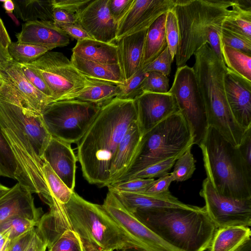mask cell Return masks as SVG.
Returning <instances> with one entry per match:
<instances>
[{
  "label": "cell",
  "instance_id": "22",
  "mask_svg": "<svg viewBox=\"0 0 251 251\" xmlns=\"http://www.w3.org/2000/svg\"><path fill=\"white\" fill-rule=\"evenodd\" d=\"M147 29L124 36L116 41L119 64L125 81L142 69Z\"/></svg>",
  "mask_w": 251,
  "mask_h": 251
},
{
  "label": "cell",
  "instance_id": "48",
  "mask_svg": "<svg viewBox=\"0 0 251 251\" xmlns=\"http://www.w3.org/2000/svg\"><path fill=\"white\" fill-rule=\"evenodd\" d=\"M92 0H52L53 8H59L78 14Z\"/></svg>",
  "mask_w": 251,
  "mask_h": 251
},
{
  "label": "cell",
  "instance_id": "25",
  "mask_svg": "<svg viewBox=\"0 0 251 251\" xmlns=\"http://www.w3.org/2000/svg\"><path fill=\"white\" fill-rule=\"evenodd\" d=\"M71 62L86 77L95 80L123 84L124 75L119 64H105L80 58L72 54Z\"/></svg>",
  "mask_w": 251,
  "mask_h": 251
},
{
  "label": "cell",
  "instance_id": "10",
  "mask_svg": "<svg viewBox=\"0 0 251 251\" xmlns=\"http://www.w3.org/2000/svg\"><path fill=\"white\" fill-rule=\"evenodd\" d=\"M28 64L43 77L53 101L75 100L94 83V79L81 74L62 52L49 51Z\"/></svg>",
  "mask_w": 251,
  "mask_h": 251
},
{
  "label": "cell",
  "instance_id": "45",
  "mask_svg": "<svg viewBox=\"0 0 251 251\" xmlns=\"http://www.w3.org/2000/svg\"><path fill=\"white\" fill-rule=\"evenodd\" d=\"M170 50L167 46L164 50L152 62L142 68L145 72L156 71L168 76L171 71L173 62Z\"/></svg>",
  "mask_w": 251,
  "mask_h": 251
},
{
  "label": "cell",
  "instance_id": "19",
  "mask_svg": "<svg viewBox=\"0 0 251 251\" xmlns=\"http://www.w3.org/2000/svg\"><path fill=\"white\" fill-rule=\"evenodd\" d=\"M32 193L19 183L0 198V223L16 216L38 222L43 215L42 209L37 207Z\"/></svg>",
  "mask_w": 251,
  "mask_h": 251
},
{
  "label": "cell",
  "instance_id": "55",
  "mask_svg": "<svg viewBox=\"0 0 251 251\" xmlns=\"http://www.w3.org/2000/svg\"><path fill=\"white\" fill-rule=\"evenodd\" d=\"M11 42L8 32L0 18V45L7 51V48Z\"/></svg>",
  "mask_w": 251,
  "mask_h": 251
},
{
  "label": "cell",
  "instance_id": "51",
  "mask_svg": "<svg viewBox=\"0 0 251 251\" xmlns=\"http://www.w3.org/2000/svg\"><path fill=\"white\" fill-rule=\"evenodd\" d=\"M237 148L246 164L251 169V127L246 129L242 140Z\"/></svg>",
  "mask_w": 251,
  "mask_h": 251
},
{
  "label": "cell",
  "instance_id": "63",
  "mask_svg": "<svg viewBox=\"0 0 251 251\" xmlns=\"http://www.w3.org/2000/svg\"><path fill=\"white\" fill-rule=\"evenodd\" d=\"M121 251H128L127 250V249H123V250H121Z\"/></svg>",
  "mask_w": 251,
  "mask_h": 251
},
{
  "label": "cell",
  "instance_id": "31",
  "mask_svg": "<svg viewBox=\"0 0 251 251\" xmlns=\"http://www.w3.org/2000/svg\"><path fill=\"white\" fill-rule=\"evenodd\" d=\"M236 0L239 7L237 12L225 20L222 28L251 39V2Z\"/></svg>",
  "mask_w": 251,
  "mask_h": 251
},
{
  "label": "cell",
  "instance_id": "8",
  "mask_svg": "<svg viewBox=\"0 0 251 251\" xmlns=\"http://www.w3.org/2000/svg\"><path fill=\"white\" fill-rule=\"evenodd\" d=\"M194 140L192 130L182 115L179 112L172 114L141 136L129 166L114 183L126 181L152 164L180 157L192 148Z\"/></svg>",
  "mask_w": 251,
  "mask_h": 251
},
{
  "label": "cell",
  "instance_id": "61",
  "mask_svg": "<svg viewBox=\"0 0 251 251\" xmlns=\"http://www.w3.org/2000/svg\"><path fill=\"white\" fill-rule=\"evenodd\" d=\"M6 81L1 77L0 75V93L2 92L3 89L5 84Z\"/></svg>",
  "mask_w": 251,
  "mask_h": 251
},
{
  "label": "cell",
  "instance_id": "56",
  "mask_svg": "<svg viewBox=\"0 0 251 251\" xmlns=\"http://www.w3.org/2000/svg\"><path fill=\"white\" fill-rule=\"evenodd\" d=\"M11 241L0 233V251H8Z\"/></svg>",
  "mask_w": 251,
  "mask_h": 251
},
{
  "label": "cell",
  "instance_id": "64",
  "mask_svg": "<svg viewBox=\"0 0 251 251\" xmlns=\"http://www.w3.org/2000/svg\"><path fill=\"white\" fill-rule=\"evenodd\" d=\"M111 251V250H108V251Z\"/></svg>",
  "mask_w": 251,
  "mask_h": 251
},
{
  "label": "cell",
  "instance_id": "59",
  "mask_svg": "<svg viewBox=\"0 0 251 251\" xmlns=\"http://www.w3.org/2000/svg\"><path fill=\"white\" fill-rule=\"evenodd\" d=\"M235 251H251V239L245 241Z\"/></svg>",
  "mask_w": 251,
  "mask_h": 251
},
{
  "label": "cell",
  "instance_id": "27",
  "mask_svg": "<svg viewBox=\"0 0 251 251\" xmlns=\"http://www.w3.org/2000/svg\"><path fill=\"white\" fill-rule=\"evenodd\" d=\"M166 13L158 17L147 29L142 68L154 60L167 46L165 30Z\"/></svg>",
  "mask_w": 251,
  "mask_h": 251
},
{
  "label": "cell",
  "instance_id": "6",
  "mask_svg": "<svg viewBox=\"0 0 251 251\" xmlns=\"http://www.w3.org/2000/svg\"><path fill=\"white\" fill-rule=\"evenodd\" d=\"M193 68L204 102L208 126L218 130L232 145L238 147L246 129L233 117L226 98L224 77L226 71L208 44L194 53Z\"/></svg>",
  "mask_w": 251,
  "mask_h": 251
},
{
  "label": "cell",
  "instance_id": "9",
  "mask_svg": "<svg viewBox=\"0 0 251 251\" xmlns=\"http://www.w3.org/2000/svg\"><path fill=\"white\" fill-rule=\"evenodd\" d=\"M100 108L78 100H65L49 103L41 115L52 137L71 144L83 137Z\"/></svg>",
  "mask_w": 251,
  "mask_h": 251
},
{
  "label": "cell",
  "instance_id": "52",
  "mask_svg": "<svg viewBox=\"0 0 251 251\" xmlns=\"http://www.w3.org/2000/svg\"><path fill=\"white\" fill-rule=\"evenodd\" d=\"M53 22L56 25L78 23L77 14L59 8H53Z\"/></svg>",
  "mask_w": 251,
  "mask_h": 251
},
{
  "label": "cell",
  "instance_id": "29",
  "mask_svg": "<svg viewBox=\"0 0 251 251\" xmlns=\"http://www.w3.org/2000/svg\"><path fill=\"white\" fill-rule=\"evenodd\" d=\"M17 17L25 22H53L52 0H13ZM54 23V22H53Z\"/></svg>",
  "mask_w": 251,
  "mask_h": 251
},
{
  "label": "cell",
  "instance_id": "23",
  "mask_svg": "<svg viewBox=\"0 0 251 251\" xmlns=\"http://www.w3.org/2000/svg\"><path fill=\"white\" fill-rule=\"evenodd\" d=\"M111 190L124 207L133 214L137 211L154 208L174 207L190 208L193 205L185 204L169 192L158 195L131 193Z\"/></svg>",
  "mask_w": 251,
  "mask_h": 251
},
{
  "label": "cell",
  "instance_id": "17",
  "mask_svg": "<svg viewBox=\"0 0 251 251\" xmlns=\"http://www.w3.org/2000/svg\"><path fill=\"white\" fill-rule=\"evenodd\" d=\"M224 85L227 103L235 120L246 130L251 127V81L226 67Z\"/></svg>",
  "mask_w": 251,
  "mask_h": 251
},
{
  "label": "cell",
  "instance_id": "60",
  "mask_svg": "<svg viewBox=\"0 0 251 251\" xmlns=\"http://www.w3.org/2000/svg\"><path fill=\"white\" fill-rule=\"evenodd\" d=\"M10 188L2 185L0 182V198L5 194L9 190Z\"/></svg>",
  "mask_w": 251,
  "mask_h": 251
},
{
  "label": "cell",
  "instance_id": "7",
  "mask_svg": "<svg viewBox=\"0 0 251 251\" xmlns=\"http://www.w3.org/2000/svg\"><path fill=\"white\" fill-rule=\"evenodd\" d=\"M199 146L206 178L219 194L235 199L251 198V169L237 147L211 126Z\"/></svg>",
  "mask_w": 251,
  "mask_h": 251
},
{
  "label": "cell",
  "instance_id": "15",
  "mask_svg": "<svg viewBox=\"0 0 251 251\" xmlns=\"http://www.w3.org/2000/svg\"><path fill=\"white\" fill-rule=\"evenodd\" d=\"M135 101L137 123L141 136L170 116L178 112L174 97L168 92H144Z\"/></svg>",
  "mask_w": 251,
  "mask_h": 251
},
{
  "label": "cell",
  "instance_id": "34",
  "mask_svg": "<svg viewBox=\"0 0 251 251\" xmlns=\"http://www.w3.org/2000/svg\"><path fill=\"white\" fill-rule=\"evenodd\" d=\"M42 170L51 195L50 202L53 199L61 204L67 203L70 201L74 191H71L66 186L45 160L43 161Z\"/></svg>",
  "mask_w": 251,
  "mask_h": 251
},
{
  "label": "cell",
  "instance_id": "26",
  "mask_svg": "<svg viewBox=\"0 0 251 251\" xmlns=\"http://www.w3.org/2000/svg\"><path fill=\"white\" fill-rule=\"evenodd\" d=\"M73 54L83 59L105 64H119L118 47L114 43L94 39L77 41Z\"/></svg>",
  "mask_w": 251,
  "mask_h": 251
},
{
  "label": "cell",
  "instance_id": "40",
  "mask_svg": "<svg viewBox=\"0 0 251 251\" xmlns=\"http://www.w3.org/2000/svg\"><path fill=\"white\" fill-rule=\"evenodd\" d=\"M169 79L167 76L156 71L146 72L141 88L143 93H166L169 91Z\"/></svg>",
  "mask_w": 251,
  "mask_h": 251
},
{
  "label": "cell",
  "instance_id": "18",
  "mask_svg": "<svg viewBox=\"0 0 251 251\" xmlns=\"http://www.w3.org/2000/svg\"><path fill=\"white\" fill-rule=\"evenodd\" d=\"M0 75L16 90L32 111L41 114L47 105L53 101L31 84L18 63L12 60L0 63Z\"/></svg>",
  "mask_w": 251,
  "mask_h": 251
},
{
  "label": "cell",
  "instance_id": "35",
  "mask_svg": "<svg viewBox=\"0 0 251 251\" xmlns=\"http://www.w3.org/2000/svg\"><path fill=\"white\" fill-rule=\"evenodd\" d=\"M38 222L23 216L12 217L0 223V233L12 241L35 228Z\"/></svg>",
  "mask_w": 251,
  "mask_h": 251
},
{
  "label": "cell",
  "instance_id": "53",
  "mask_svg": "<svg viewBox=\"0 0 251 251\" xmlns=\"http://www.w3.org/2000/svg\"><path fill=\"white\" fill-rule=\"evenodd\" d=\"M35 228L11 241L8 251H26L32 239Z\"/></svg>",
  "mask_w": 251,
  "mask_h": 251
},
{
  "label": "cell",
  "instance_id": "41",
  "mask_svg": "<svg viewBox=\"0 0 251 251\" xmlns=\"http://www.w3.org/2000/svg\"><path fill=\"white\" fill-rule=\"evenodd\" d=\"M165 30L167 46L174 59L178 46L179 36L176 17L173 9L166 13Z\"/></svg>",
  "mask_w": 251,
  "mask_h": 251
},
{
  "label": "cell",
  "instance_id": "12",
  "mask_svg": "<svg viewBox=\"0 0 251 251\" xmlns=\"http://www.w3.org/2000/svg\"><path fill=\"white\" fill-rule=\"evenodd\" d=\"M200 196L204 208L217 228L249 227L251 225V198L235 199L219 194L207 178L203 181Z\"/></svg>",
  "mask_w": 251,
  "mask_h": 251
},
{
  "label": "cell",
  "instance_id": "33",
  "mask_svg": "<svg viewBox=\"0 0 251 251\" xmlns=\"http://www.w3.org/2000/svg\"><path fill=\"white\" fill-rule=\"evenodd\" d=\"M52 48L44 46L13 42L7 51L11 59L18 64H29L36 60Z\"/></svg>",
  "mask_w": 251,
  "mask_h": 251
},
{
  "label": "cell",
  "instance_id": "30",
  "mask_svg": "<svg viewBox=\"0 0 251 251\" xmlns=\"http://www.w3.org/2000/svg\"><path fill=\"white\" fill-rule=\"evenodd\" d=\"M120 92V84L94 79V83L75 100L93 103L101 107L116 98Z\"/></svg>",
  "mask_w": 251,
  "mask_h": 251
},
{
  "label": "cell",
  "instance_id": "14",
  "mask_svg": "<svg viewBox=\"0 0 251 251\" xmlns=\"http://www.w3.org/2000/svg\"><path fill=\"white\" fill-rule=\"evenodd\" d=\"M174 0H134L126 15L118 24L116 41L146 29L161 15L172 9Z\"/></svg>",
  "mask_w": 251,
  "mask_h": 251
},
{
  "label": "cell",
  "instance_id": "46",
  "mask_svg": "<svg viewBox=\"0 0 251 251\" xmlns=\"http://www.w3.org/2000/svg\"><path fill=\"white\" fill-rule=\"evenodd\" d=\"M18 64L24 75L31 84L44 95L53 100L52 94L50 88L36 69L28 64Z\"/></svg>",
  "mask_w": 251,
  "mask_h": 251
},
{
  "label": "cell",
  "instance_id": "36",
  "mask_svg": "<svg viewBox=\"0 0 251 251\" xmlns=\"http://www.w3.org/2000/svg\"><path fill=\"white\" fill-rule=\"evenodd\" d=\"M17 171L14 154L0 128V176L15 179Z\"/></svg>",
  "mask_w": 251,
  "mask_h": 251
},
{
  "label": "cell",
  "instance_id": "20",
  "mask_svg": "<svg viewBox=\"0 0 251 251\" xmlns=\"http://www.w3.org/2000/svg\"><path fill=\"white\" fill-rule=\"evenodd\" d=\"M77 160L70 144L51 137L45 150L44 160L72 191L75 183Z\"/></svg>",
  "mask_w": 251,
  "mask_h": 251
},
{
  "label": "cell",
  "instance_id": "13",
  "mask_svg": "<svg viewBox=\"0 0 251 251\" xmlns=\"http://www.w3.org/2000/svg\"><path fill=\"white\" fill-rule=\"evenodd\" d=\"M108 214L145 251H180L163 241L129 212L110 189L101 205Z\"/></svg>",
  "mask_w": 251,
  "mask_h": 251
},
{
  "label": "cell",
  "instance_id": "4",
  "mask_svg": "<svg viewBox=\"0 0 251 251\" xmlns=\"http://www.w3.org/2000/svg\"><path fill=\"white\" fill-rule=\"evenodd\" d=\"M133 214L167 243L180 251H205L217 229L204 207H165Z\"/></svg>",
  "mask_w": 251,
  "mask_h": 251
},
{
  "label": "cell",
  "instance_id": "57",
  "mask_svg": "<svg viewBox=\"0 0 251 251\" xmlns=\"http://www.w3.org/2000/svg\"><path fill=\"white\" fill-rule=\"evenodd\" d=\"M3 7L8 14H11L14 11L15 6L14 2L11 0H5L3 1Z\"/></svg>",
  "mask_w": 251,
  "mask_h": 251
},
{
  "label": "cell",
  "instance_id": "5",
  "mask_svg": "<svg viewBox=\"0 0 251 251\" xmlns=\"http://www.w3.org/2000/svg\"><path fill=\"white\" fill-rule=\"evenodd\" d=\"M64 205L66 214L62 220V229L74 231L79 237L84 251L141 249L101 205L88 201L74 192Z\"/></svg>",
  "mask_w": 251,
  "mask_h": 251
},
{
  "label": "cell",
  "instance_id": "32",
  "mask_svg": "<svg viewBox=\"0 0 251 251\" xmlns=\"http://www.w3.org/2000/svg\"><path fill=\"white\" fill-rule=\"evenodd\" d=\"M221 47L226 67L251 81V55L221 44Z\"/></svg>",
  "mask_w": 251,
  "mask_h": 251
},
{
  "label": "cell",
  "instance_id": "21",
  "mask_svg": "<svg viewBox=\"0 0 251 251\" xmlns=\"http://www.w3.org/2000/svg\"><path fill=\"white\" fill-rule=\"evenodd\" d=\"M16 36L19 43L47 46L52 49L70 43L69 36L51 21L26 22Z\"/></svg>",
  "mask_w": 251,
  "mask_h": 251
},
{
  "label": "cell",
  "instance_id": "28",
  "mask_svg": "<svg viewBox=\"0 0 251 251\" xmlns=\"http://www.w3.org/2000/svg\"><path fill=\"white\" fill-rule=\"evenodd\" d=\"M250 228L228 226L218 228L212 238L210 251H235L251 238Z\"/></svg>",
  "mask_w": 251,
  "mask_h": 251
},
{
  "label": "cell",
  "instance_id": "3",
  "mask_svg": "<svg viewBox=\"0 0 251 251\" xmlns=\"http://www.w3.org/2000/svg\"><path fill=\"white\" fill-rule=\"evenodd\" d=\"M179 44L175 56L177 68L208 44L223 62L221 33L225 20L238 10L236 0H174Z\"/></svg>",
  "mask_w": 251,
  "mask_h": 251
},
{
  "label": "cell",
  "instance_id": "38",
  "mask_svg": "<svg viewBox=\"0 0 251 251\" xmlns=\"http://www.w3.org/2000/svg\"><path fill=\"white\" fill-rule=\"evenodd\" d=\"M48 251H84L78 235L67 229L47 245Z\"/></svg>",
  "mask_w": 251,
  "mask_h": 251
},
{
  "label": "cell",
  "instance_id": "54",
  "mask_svg": "<svg viewBox=\"0 0 251 251\" xmlns=\"http://www.w3.org/2000/svg\"><path fill=\"white\" fill-rule=\"evenodd\" d=\"M47 245L35 228L32 239L26 251H46Z\"/></svg>",
  "mask_w": 251,
  "mask_h": 251
},
{
  "label": "cell",
  "instance_id": "37",
  "mask_svg": "<svg viewBox=\"0 0 251 251\" xmlns=\"http://www.w3.org/2000/svg\"><path fill=\"white\" fill-rule=\"evenodd\" d=\"M187 150L176 160L173 172L170 175L173 181L182 182L188 180L196 170V160L191 151Z\"/></svg>",
  "mask_w": 251,
  "mask_h": 251
},
{
  "label": "cell",
  "instance_id": "44",
  "mask_svg": "<svg viewBox=\"0 0 251 251\" xmlns=\"http://www.w3.org/2000/svg\"><path fill=\"white\" fill-rule=\"evenodd\" d=\"M221 44L251 55V39L222 28Z\"/></svg>",
  "mask_w": 251,
  "mask_h": 251
},
{
  "label": "cell",
  "instance_id": "42",
  "mask_svg": "<svg viewBox=\"0 0 251 251\" xmlns=\"http://www.w3.org/2000/svg\"><path fill=\"white\" fill-rule=\"evenodd\" d=\"M178 157H173L149 166L130 176V178H154L168 174Z\"/></svg>",
  "mask_w": 251,
  "mask_h": 251
},
{
  "label": "cell",
  "instance_id": "24",
  "mask_svg": "<svg viewBox=\"0 0 251 251\" xmlns=\"http://www.w3.org/2000/svg\"><path fill=\"white\" fill-rule=\"evenodd\" d=\"M141 136L136 122L129 128L116 150L110 170L109 185L114 183L127 170L134 157Z\"/></svg>",
  "mask_w": 251,
  "mask_h": 251
},
{
  "label": "cell",
  "instance_id": "50",
  "mask_svg": "<svg viewBox=\"0 0 251 251\" xmlns=\"http://www.w3.org/2000/svg\"><path fill=\"white\" fill-rule=\"evenodd\" d=\"M172 181L173 178L169 173L154 180L145 193L158 195L167 193L169 192L168 189Z\"/></svg>",
  "mask_w": 251,
  "mask_h": 251
},
{
  "label": "cell",
  "instance_id": "49",
  "mask_svg": "<svg viewBox=\"0 0 251 251\" xmlns=\"http://www.w3.org/2000/svg\"><path fill=\"white\" fill-rule=\"evenodd\" d=\"M59 27L67 35L77 41L85 39H93L82 27L77 23L68 25H60Z\"/></svg>",
  "mask_w": 251,
  "mask_h": 251
},
{
  "label": "cell",
  "instance_id": "47",
  "mask_svg": "<svg viewBox=\"0 0 251 251\" xmlns=\"http://www.w3.org/2000/svg\"><path fill=\"white\" fill-rule=\"evenodd\" d=\"M134 0H108L109 13L118 25L130 9Z\"/></svg>",
  "mask_w": 251,
  "mask_h": 251
},
{
  "label": "cell",
  "instance_id": "58",
  "mask_svg": "<svg viewBox=\"0 0 251 251\" xmlns=\"http://www.w3.org/2000/svg\"><path fill=\"white\" fill-rule=\"evenodd\" d=\"M12 60L7 51L0 45V63Z\"/></svg>",
  "mask_w": 251,
  "mask_h": 251
},
{
  "label": "cell",
  "instance_id": "62",
  "mask_svg": "<svg viewBox=\"0 0 251 251\" xmlns=\"http://www.w3.org/2000/svg\"><path fill=\"white\" fill-rule=\"evenodd\" d=\"M128 251H145L142 249H138V248H130V249H127Z\"/></svg>",
  "mask_w": 251,
  "mask_h": 251
},
{
  "label": "cell",
  "instance_id": "2",
  "mask_svg": "<svg viewBox=\"0 0 251 251\" xmlns=\"http://www.w3.org/2000/svg\"><path fill=\"white\" fill-rule=\"evenodd\" d=\"M134 100L115 98L101 107L83 137L76 143L83 176L90 184L107 186L116 150L129 128L137 122Z\"/></svg>",
  "mask_w": 251,
  "mask_h": 251
},
{
  "label": "cell",
  "instance_id": "39",
  "mask_svg": "<svg viewBox=\"0 0 251 251\" xmlns=\"http://www.w3.org/2000/svg\"><path fill=\"white\" fill-rule=\"evenodd\" d=\"M146 72L139 70L123 84H120V92L116 98L122 100H134L142 93L141 86Z\"/></svg>",
  "mask_w": 251,
  "mask_h": 251
},
{
  "label": "cell",
  "instance_id": "43",
  "mask_svg": "<svg viewBox=\"0 0 251 251\" xmlns=\"http://www.w3.org/2000/svg\"><path fill=\"white\" fill-rule=\"evenodd\" d=\"M154 178H130L126 181L115 182L107 186L112 190L131 193H145Z\"/></svg>",
  "mask_w": 251,
  "mask_h": 251
},
{
  "label": "cell",
  "instance_id": "11",
  "mask_svg": "<svg viewBox=\"0 0 251 251\" xmlns=\"http://www.w3.org/2000/svg\"><path fill=\"white\" fill-rule=\"evenodd\" d=\"M168 92L174 97L178 112L192 130L194 144L199 146L205 136L208 125L204 102L193 68L186 65L177 68Z\"/></svg>",
  "mask_w": 251,
  "mask_h": 251
},
{
  "label": "cell",
  "instance_id": "16",
  "mask_svg": "<svg viewBox=\"0 0 251 251\" xmlns=\"http://www.w3.org/2000/svg\"><path fill=\"white\" fill-rule=\"evenodd\" d=\"M108 0H92L78 14V23L94 39L105 43L116 41L118 25L108 8Z\"/></svg>",
  "mask_w": 251,
  "mask_h": 251
},
{
  "label": "cell",
  "instance_id": "1",
  "mask_svg": "<svg viewBox=\"0 0 251 251\" xmlns=\"http://www.w3.org/2000/svg\"><path fill=\"white\" fill-rule=\"evenodd\" d=\"M0 128L18 165L15 179L46 203L51 200L42 170L45 150L51 138L40 113L0 99Z\"/></svg>",
  "mask_w": 251,
  "mask_h": 251
}]
</instances>
